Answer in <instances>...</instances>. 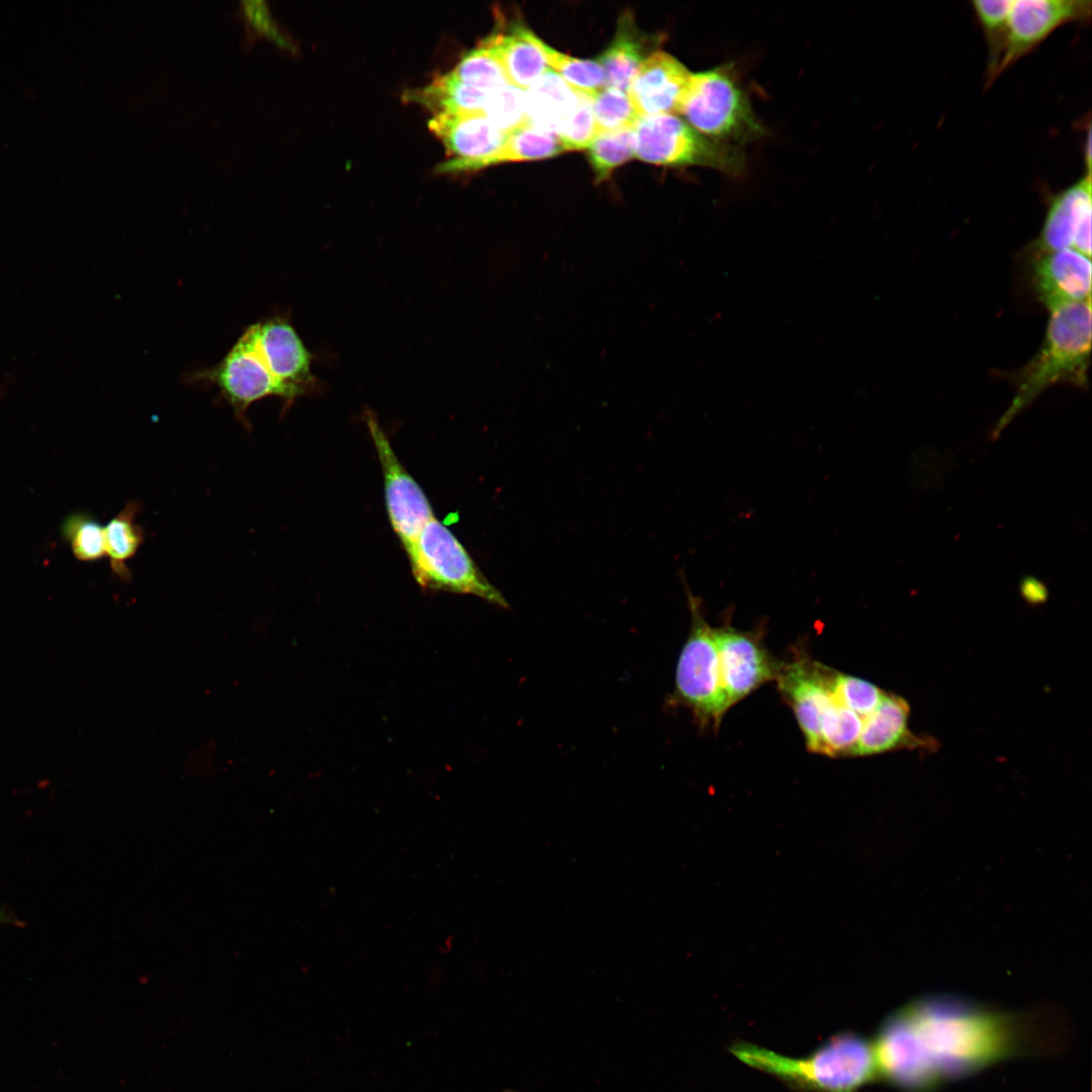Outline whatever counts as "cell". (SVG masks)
Listing matches in <instances>:
<instances>
[{
	"label": "cell",
	"instance_id": "cell-1",
	"mask_svg": "<svg viewBox=\"0 0 1092 1092\" xmlns=\"http://www.w3.org/2000/svg\"><path fill=\"white\" fill-rule=\"evenodd\" d=\"M899 1010L939 1085L1044 1045L1035 1035V1016L996 1011L958 996H926Z\"/></svg>",
	"mask_w": 1092,
	"mask_h": 1092
},
{
	"label": "cell",
	"instance_id": "cell-2",
	"mask_svg": "<svg viewBox=\"0 0 1092 1092\" xmlns=\"http://www.w3.org/2000/svg\"><path fill=\"white\" fill-rule=\"evenodd\" d=\"M311 355L283 316L260 320L245 329L215 365L195 371L189 380L215 386L242 425L250 429L248 408L277 396L285 406L314 383Z\"/></svg>",
	"mask_w": 1092,
	"mask_h": 1092
},
{
	"label": "cell",
	"instance_id": "cell-3",
	"mask_svg": "<svg viewBox=\"0 0 1092 1092\" xmlns=\"http://www.w3.org/2000/svg\"><path fill=\"white\" fill-rule=\"evenodd\" d=\"M730 1052L751 1068L803 1092H858L878 1077L872 1042L851 1031L835 1034L802 1058L748 1042L734 1043Z\"/></svg>",
	"mask_w": 1092,
	"mask_h": 1092
},
{
	"label": "cell",
	"instance_id": "cell-4",
	"mask_svg": "<svg viewBox=\"0 0 1092 1092\" xmlns=\"http://www.w3.org/2000/svg\"><path fill=\"white\" fill-rule=\"evenodd\" d=\"M1091 352V300L1050 311L1041 346L1018 371L1013 372L1015 395L999 419V433L1046 388L1068 383L1085 387Z\"/></svg>",
	"mask_w": 1092,
	"mask_h": 1092
},
{
	"label": "cell",
	"instance_id": "cell-5",
	"mask_svg": "<svg viewBox=\"0 0 1092 1092\" xmlns=\"http://www.w3.org/2000/svg\"><path fill=\"white\" fill-rule=\"evenodd\" d=\"M691 627L675 668L669 705L688 708L701 729H718L730 709L723 689L712 627L703 613L702 600L684 579Z\"/></svg>",
	"mask_w": 1092,
	"mask_h": 1092
},
{
	"label": "cell",
	"instance_id": "cell-6",
	"mask_svg": "<svg viewBox=\"0 0 1092 1092\" xmlns=\"http://www.w3.org/2000/svg\"><path fill=\"white\" fill-rule=\"evenodd\" d=\"M679 114L703 135L735 146L765 133L731 66L692 74Z\"/></svg>",
	"mask_w": 1092,
	"mask_h": 1092
},
{
	"label": "cell",
	"instance_id": "cell-7",
	"mask_svg": "<svg viewBox=\"0 0 1092 1092\" xmlns=\"http://www.w3.org/2000/svg\"><path fill=\"white\" fill-rule=\"evenodd\" d=\"M418 583L435 590L473 595L508 609L503 594L480 571L455 535L432 518L405 550Z\"/></svg>",
	"mask_w": 1092,
	"mask_h": 1092
},
{
	"label": "cell",
	"instance_id": "cell-8",
	"mask_svg": "<svg viewBox=\"0 0 1092 1092\" xmlns=\"http://www.w3.org/2000/svg\"><path fill=\"white\" fill-rule=\"evenodd\" d=\"M635 157L660 166H702L729 175L744 170V155L713 141L673 114L642 116L634 128Z\"/></svg>",
	"mask_w": 1092,
	"mask_h": 1092
},
{
	"label": "cell",
	"instance_id": "cell-9",
	"mask_svg": "<svg viewBox=\"0 0 1092 1092\" xmlns=\"http://www.w3.org/2000/svg\"><path fill=\"white\" fill-rule=\"evenodd\" d=\"M712 631L729 708L776 679L781 661L765 647L761 628L744 631L728 622Z\"/></svg>",
	"mask_w": 1092,
	"mask_h": 1092
},
{
	"label": "cell",
	"instance_id": "cell-10",
	"mask_svg": "<svg viewBox=\"0 0 1092 1092\" xmlns=\"http://www.w3.org/2000/svg\"><path fill=\"white\" fill-rule=\"evenodd\" d=\"M831 670L800 649L789 661H781L775 679L784 701L794 712L807 749L813 753L819 750L822 717L833 703Z\"/></svg>",
	"mask_w": 1092,
	"mask_h": 1092
},
{
	"label": "cell",
	"instance_id": "cell-11",
	"mask_svg": "<svg viewBox=\"0 0 1092 1092\" xmlns=\"http://www.w3.org/2000/svg\"><path fill=\"white\" fill-rule=\"evenodd\" d=\"M383 473L390 524L406 550L434 518L425 492L396 457L387 436L371 414L365 418Z\"/></svg>",
	"mask_w": 1092,
	"mask_h": 1092
},
{
	"label": "cell",
	"instance_id": "cell-12",
	"mask_svg": "<svg viewBox=\"0 0 1092 1092\" xmlns=\"http://www.w3.org/2000/svg\"><path fill=\"white\" fill-rule=\"evenodd\" d=\"M428 125L450 156L438 166L441 173L479 170L494 165L508 134L483 112L435 114Z\"/></svg>",
	"mask_w": 1092,
	"mask_h": 1092
},
{
	"label": "cell",
	"instance_id": "cell-13",
	"mask_svg": "<svg viewBox=\"0 0 1092 1092\" xmlns=\"http://www.w3.org/2000/svg\"><path fill=\"white\" fill-rule=\"evenodd\" d=\"M1089 0H1013L996 78L1063 24L1091 17Z\"/></svg>",
	"mask_w": 1092,
	"mask_h": 1092
},
{
	"label": "cell",
	"instance_id": "cell-14",
	"mask_svg": "<svg viewBox=\"0 0 1092 1092\" xmlns=\"http://www.w3.org/2000/svg\"><path fill=\"white\" fill-rule=\"evenodd\" d=\"M1091 170L1050 197L1041 230L1030 255L1073 249L1091 258Z\"/></svg>",
	"mask_w": 1092,
	"mask_h": 1092
},
{
	"label": "cell",
	"instance_id": "cell-15",
	"mask_svg": "<svg viewBox=\"0 0 1092 1092\" xmlns=\"http://www.w3.org/2000/svg\"><path fill=\"white\" fill-rule=\"evenodd\" d=\"M1030 279L1049 311L1091 300V261L1076 250L1031 255Z\"/></svg>",
	"mask_w": 1092,
	"mask_h": 1092
},
{
	"label": "cell",
	"instance_id": "cell-16",
	"mask_svg": "<svg viewBox=\"0 0 1092 1092\" xmlns=\"http://www.w3.org/2000/svg\"><path fill=\"white\" fill-rule=\"evenodd\" d=\"M691 77L678 60L656 51L643 62L627 94L641 116L679 114Z\"/></svg>",
	"mask_w": 1092,
	"mask_h": 1092
},
{
	"label": "cell",
	"instance_id": "cell-17",
	"mask_svg": "<svg viewBox=\"0 0 1092 1092\" xmlns=\"http://www.w3.org/2000/svg\"><path fill=\"white\" fill-rule=\"evenodd\" d=\"M909 704L900 696L885 692L877 708L863 719V726L851 756H869L898 749H931L937 742L920 737L908 727Z\"/></svg>",
	"mask_w": 1092,
	"mask_h": 1092
},
{
	"label": "cell",
	"instance_id": "cell-18",
	"mask_svg": "<svg viewBox=\"0 0 1092 1092\" xmlns=\"http://www.w3.org/2000/svg\"><path fill=\"white\" fill-rule=\"evenodd\" d=\"M536 37L519 22L507 34L495 33L487 37L508 83L522 90L530 88L549 69Z\"/></svg>",
	"mask_w": 1092,
	"mask_h": 1092
},
{
	"label": "cell",
	"instance_id": "cell-19",
	"mask_svg": "<svg viewBox=\"0 0 1092 1092\" xmlns=\"http://www.w3.org/2000/svg\"><path fill=\"white\" fill-rule=\"evenodd\" d=\"M636 26L631 12L619 19L614 39L597 62L605 73L606 86L628 92L643 62L651 55L648 42Z\"/></svg>",
	"mask_w": 1092,
	"mask_h": 1092
},
{
	"label": "cell",
	"instance_id": "cell-20",
	"mask_svg": "<svg viewBox=\"0 0 1092 1092\" xmlns=\"http://www.w3.org/2000/svg\"><path fill=\"white\" fill-rule=\"evenodd\" d=\"M576 92L549 69L525 91V107L529 122L557 134L572 112Z\"/></svg>",
	"mask_w": 1092,
	"mask_h": 1092
},
{
	"label": "cell",
	"instance_id": "cell-21",
	"mask_svg": "<svg viewBox=\"0 0 1092 1092\" xmlns=\"http://www.w3.org/2000/svg\"><path fill=\"white\" fill-rule=\"evenodd\" d=\"M488 94L461 82L450 71L421 88L405 91L403 99L426 107L434 115L458 114L482 112Z\"/></svg>",
	"mask_w": 1092,
	"mask_h": 1092
},
{
	"label": "cell",
	"instance_id": "cell-22",
	"mask_svg": "<svg viewBox=\"0 0 1092 1092\" xmlns=\"http://www.w3.org/2000/svg\"><path fill=\"white\" fill-rule=\"evenodd\" d=\"M142 509L138 500H130L104 526L106 555L112 573L121 580H129L131 572L127 561L132 559L145 540L143 528L135 523Z\"/></svg>",
	"mask_w": 1092,
	"mask_h": 1092
},
{
	"label": "cell",
	"instance_id": "cell-23",
	"mask_svg": "<svg viewBox=\"0 0 1092 1092\" xmlns=\"http://www.w3.org/2000/svg\"><path fill=\"white\" fill-rule=\"evenodd\" d=\"M862 726V717L833 700L821 720L818 754L851 756Z\"/></svg>",
	"mask_w": 1092,
	"mask_h": 1092
},
{
	"label": "cell",
	"instance_id": "cell-24",
	"mask_svg": "<svg viewBox=\"0 0 1092 1092\" xmlns=\"http://www.w3.org/2000/svg\"><path fill=\"white\" fill-rule=\"evenodd\" d=\"M562 152L557 134L527 122L508 132L494 164L541 160Z\"/></svg>",
	"mask_w": 1092,
	"mask_h": 1092
},
{
	"label": "cell",
	"instance_id": "cell-25",
	"mask_svg": "<svg viewBox=\"0 0 1092 1092\" xmlns=\"http://www.w3.org/2000/svg\"><path fill=\"white\" fill-rule=\"evenodd\" d=\"M451 73L461 82L487 93L509 84L488 38L464 55Z\"/></svg>",
	"mask_w": 1092,
	"mask_h": 1092
},
{
	"label": "cell",
	"instance_id": "cell-26",
	"mask_svg": "<svg viewBox=\"0 0 1092 1092\" xmlns=\"http://www.w3.org/2000/svg\"><path fill=\"white\" fill-rule=\"evenodd\" d=\"M1012 2L1013 0H973L971 2L987 42L988 83L996 79V71L1004 52L1008 15Z\"/></svg>",
	"mask_w": 1092,
	"mask_h": 1092
},
{
	"label": "cell",
	"instance_id": "cell-27",
	"mask_svg": "<svg viewBox=\"0 0 1092 1092\" xmlns=\"http://www.w3.org/2000/svg\"><path fill=\"white\" fill-rule=\"evenodd\" d=\"M536 42L547 65L572 89L593 95L606 87L604 70L597 61L571 58L547 46L538 36Z\"/></svg>",
	"mask_w": 1092,
	"mask_h": 1092
},
{
	"label": "cell",
	"instance_id": "cell-28",
	"mask_svg": "<svg viewBox=\"0 0 1092 1092\" xmlns=\"http://www.w3.org/2000/svg\"><path fill=\"white\" fill-rule=\"evenodd\" d=\"M635 157L634 128L598 132L588 146V159L598 182Z\"/></svg>",
	"mask_w": 1092,
	"mask_h": 1092
},
{
	"label": "cell",
	"instance_id": "cell-29",
	"mask_svg": "<svg viewBox=\"0 0 1092 1092\" xmlns=\"http://www.w3.org/2000/svg\"><path fill=\"white\" fill-rule=\"evenodd\" d=\"M590 96L597 133L635 128L642 117L624 91L606 86Z\"/></svg>",
	"mask_w": 1092,
	"mask_h": 1092
},
{
	"label": "cell",
	"instance_id": "cell-30",
	"mask_svg": "<svg viewBox=\"0 0 1092 1092\" xmlns=\"http://www.w3.org/2000/svg\"><path fill=\"white\" fill-rule=\"evenodd\" d=\"M63 532L78 560L91 562L106 555L104 526L92 516L84 513L70 516Z\"/></svg>",
	"mask_w": 1092,
	"mask_h": 1092
},
{
	"label": "cell",
	"instance_id": "cell-31",
	"mask_svg": "<svg viewBox=\"0 0 1092 1092\" xmlns=\"http://www.w3.org/2000/svg\"><path fill=\"white\" fill-rule=\"evenodd\" d=\"M830 688L835 703L856 713L863 719L882 700L885 691L872 682L832 668Z\"/></svg>",
	"mask_w": 1092,
	"mask_h": 1092
},
{
	"label": "cell",
	"instance_id": "cell-32",
	"mask_svg": "<svg viewBox=\"0 0 1092 1092\" xmlns=\"http://www.w3.org/2000/svg\"><path fill=\"white\" fill-rule=\"evenodd\" d=\"M239 16L245 29V42L251 46L258 38L266 37L277 47L293 51L292 41L279 27L267 2L263 0H244L239 7Z\"/></svg>",
	"mask_w": 1092,
	"mask_h": 1092
},
{
	"label": "cell",
	"instance_id": "cell-33",
	"mask_svg": "<svg viewBox=\"0 0 1092 1092\" xmlns=\"http://www.w3.org/2000/svg\"><path fill=\"white\" fill-rule=\"evenodd\" d=\"M482 112L496 127L507 133L529 122L525 107V91L511 84H506L490 92Z\"/></svg>",
	"mask_w": 1092,
	"mask_h": 1092
},
{
	"label": "cell",
	"instance_id": "cell-34",
	"mask_svg": "<svg viewBox=\"0 0 1092 1092\" xmlns=\"http://www.w3.org/2000/svg\"><path fill=\"white\" fill-rule=\"evenodd\" d=\"M574 91L576 92L575 106L557 132L563 151L586 149L597 134L592 96Z\"/></svg>",
	"mask_w": 1092,
	"mask_h": 1092
},
{
	"label": "cell",
	"instance_id": "cell-35",
	"mask_svg": "<svg viewBox=\"0 0 1092 1092\" xmlns=\"http://www.w3.org/2000/svg\"><path fill=\"white\" fill-rule=\"evenodd\" d=\"M0 923L22 925V921L18 920L14 915L9 914L7 911L0 909Z\"/></svg>",
	"mask_w": 1092,
	"mask_h": 1092
}]
</instances>
